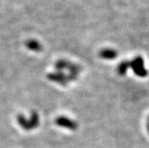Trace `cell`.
<instances>
[{"instance_id":"1","label":"cell","mask_w":149,"mask_h":148,"mask_svg":"<svg viewBox=\"0 0 149 148\" xmlns=\"http://www.w3.org/2000/svg\"><path fill=\"white\" fill-rule=\"evenodd\" d=\"M17 121L20 126L24 129L30 130L37 127L39 125V116L36 113H33L30 120H26L24 116L20 115L17 117Z\"/></svg>"},{"instance_id":"2","label":"cell","mask_w":149,"mask_h":148,"mask_svg":"<svg viewBox=\"0 0 149 148\" xmlns=\"http://www.w3.org/2000/svg\"><path fill=\"white\" fill-rule=\"evenodd\" d=\"M130 67L132 68L134 73L139 76L144 77L147 76L148 72L145 67L144 60L141 57H136L130 63Z\"/></svg>"},{"instance_id":"3","label":"cell","mask_w":149,"mask_h":148,"mask_svg":"<svg viewBox=\"0 0 149 148\" xmlns=\"http://www.w3.org/2000/svg\"><path fill=\"white\" fill-rule=\"evenodd\" d=\"M56 124L58 126H61V127H64L68 129H77V123L72 120L64 117V116H61L59 117L55 121Z\"/></svg>"},{"instance_id":"4","label":"cell","mask_w":149,"mask_h":148,"mask_svg":"<svg viewBox=\"0 0 149 148\" xmlns=\"http://www.w3.org/2000/svg\"><path fill=\"white\" fill-rule=\"evenodd\" d=\"M100 56L104 59L111 60L117 56V52L114 49H105L100 52Z\"/></svg>"},{"instance_id":"5","label":"cell","mask_w":149,"mask_h":148,"mask_svg":"<svg viewBox=\"0 0 149 148\" xmlns=\"http://www.w3.org/2000/svg\"><path fill=\"white\" fill-rule=\"evenodd\" d=\"M49 79L52 81H55V82H57V83H59L62 85H66V83H68V81L69 79L67 78V76H64L63 74L60 73H52L49 76Z\"/></svg>"},{"instance_id":"6","label":"cell","mask_w":149,"mask_h":148,"mask_svg":"<svg viewBox=\"0 0 149 148\" xmlns=\"http://www.w3.org/2000/svg\"><path fill=\"white\" fill-rule=\"evenodd\" d=\"M26 45L30 50H32L33 51H39L42 49L41 44L36 40H30L26 42Z\"/></svg>"},{"instance_id":"7","label":"cell","mask_w":149,"mask_h":148,"mask_svg":"<svg viewBox=\"0 0 149 148\" xmlns=\"http://www.w3.org/2000/svg\"><path fill=\"white\" fill-rule=\"evenodd\" d=\"M129 67H130V63L127 61H123L122 63L119 64L117 67V71L119 73L120 75H125L127 73V71L128 70Z\"/></svg>"},{"instance_id":"8","label":"cell","mask_w":149,"mask_h":148,"mask_svg":"<svg viewBox=\"0 0 149 148\" xmlns=\"http://www.w3.org/2000/svg\"><path fill=\"white\" fill-rule=\"evenodd\" d=\"M148 131H149V118H148Z\"/></svg>"}]
</instances>
